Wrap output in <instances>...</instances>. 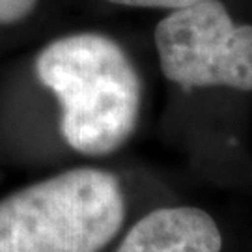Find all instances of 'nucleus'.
Masks as SVG:
<instances>
[{"label":"nucleus","mask_w":252,"mask_h":252,"mask_svg":"<svg viewBox=\"0 0 252 252\" xmlns=\"http://www.w3.org/2000/svg\"><path fill=\"white\" fill-rule=\"evenodd\" d=\"M36 73L62 105L60 131L75 152L108 155L133 135L142 84L114 39L95 32L54 39L37 54Z\"/></svg>","instance_id":"1"},{"label":"nucleus","mask_w":252,"mask_h":252,"mask_svg":"<svg viewBox=\"0 0 252 252\" xmlns=\"http://www.w3.org/2000/svg\"><path fill=\"white\" fill-rule=\"evenodd\" d=\"M124 217L114 174L73 168L0 200V252H99Z\"/></svg>","instance_id":"2"},{"label":"nucleus","mask_w":252,"mask_h":252,"mask_svg":"<svg viewBox=\"0 0 252 252\" xmlns=\"http://www.w3.org/2000/svg\"><path fill=\"white\" fill-rule=\"evenodd\" d=\"M162 75L181 88L252 90V27L235 25L220 0L172 9L155 28Z\"/></svg>","instance_id":"3"},{"label":"nucleus","mask_w":252,"mask_h":252,"mask_svg":"<svg viewBox=\"0 0 252 252\" xmlns=\"http://www.w3.org/2000/svg\"><path fill=\"white\" fill-rule=\"evenodd\" d=\"M222 237L209 213L196 207H164L136 222L116 252H220Z\"/></svg>","instance_id":"4"},{"label":"nucleus","mask_w":252,"mask_h":252,"mask_svg":"<svg viewBox=\"0 0 252 252\" xmlns=\"http://www.w3.org/2000/svg\"><path fill=\"white\" fill-rule=\"evenodd\" d=\"M36 4L37 0H0V25H15L27 19Z\"/></svg>","instance_id":"5"},{"label":"nucleus","mask_w":252,"mask_h":252,"mask_svg":"<svg viewBox=\"0 0 252 252\" xmlns=\"http://www.w3.org/2000/svg\"><path fill=\"white\" fill-rule=\"evenodd\" d=\"M120 6H131V8H164V9H180L190 6L198 0H108Z\"/></svg>","instance_id":"6"}]
</instances>
